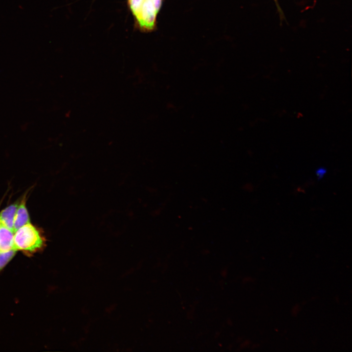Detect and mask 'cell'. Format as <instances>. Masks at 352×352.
<instances>
[{
  "label": "cell",
  "mask_w": 352,
  "mask_h": 352,
  "mask_svg": "<svg viewBox=\"0 0 352 352\" xmlns=\"http://www.w3.org/2000/svg\"><path fill=\"white\" fill-rule=\"evenodd\" d=\"M45 242V238L39 229L29 222L15 232L13 249L30 255L42 250Z\"/></svg>",
  "instance_id": "obj_1"
},
{
  "label": "cell",
  "mask_w": 352,
  "mask_h": 352,
  "mask_svg": "<svg viewBox=\"0 0 352 352\" xmlns=\"http://www.w3.org/2000/svg\"><path fill=\"white\" fill-rule=\"evenodd\" d=\"M325 173H326L325 169H324L323 168H320L317 170L316 175L318 177L321 178L322 176H324V175L325 174Z\"/></svg>",
  "instance_id": "obj_7"
},
{
  "label": "cell",
  "mask_w": 352,
  "mask_h": 352,
  "mask_svg": "<svg viewBox=\"0 0 352 352\" xmlns=\"http://www.w3.org/2000/svg\"><path fill=\"white\" fill-rule=\"evenodd\" d=\"M275 0L276 1V0Z\"/></svg>",
  "instance_id": "obj_8"
},
{
  "label": "cell",
  "mask_w": 352,
  "mask_h": 352,
  "mask_svg": "<svg viewBox=\"0 0 352 352\" xmlns=\"http://www.w3.org/2000/svg\"><path fill=\"white\" fill-rule=\"evenodd\" d=\"M25 197H24L18 206L14 221V233L22 226L30 222L29 214L25 206Z\"/></svg>",
  "instance_id": "obj_4"
},
{
  "label": "cell",
  "mask_w": 352,
  "mask_h": 352,
  "mask_svg": "<svg viewBox=\"0 0 352 352\" xmlns=\"http://www.w3.org/2000/svg\"><path fill=\"white\" fill-rule=\"evenodd\" d=\"M18 205V203H14L0 212V222L13 232L14 219Z\"/></svg>",
  "instance_id": "obj_5"
},
{
  "label": "cell",
  "mask_w": 352,
  "mask_h": 352,
  "mask_svg": "<svg viewBox=\"0 0 352 352\" xmlns=\"http://www.w3.org/2000/svg\"><path fill=\"white\" fill-rule=\"evenodd\" d=\"M162 0H128L130 10L139 27L152 30Z\"/></svg>",
  "instance_id": "obj_2"
},
{
  "label": "cell",
  "mask_w": 352,
  "mask_h": 352,
  "mask_svg": "<svg viewBox=\"0 0 352 352\" xmlns=\"http://www.w3.org/2000/svg\"><path fill=\"white\" fill-rule=\"evenodd\" d=\"M14 233L0 222V252L13 249Z\"/></svg>",
  "instance_id": "obj_3"
},
{
  "label": "cell",
  "mask_w": 352,
  "mask_h": 352,
  "mask_svg": "<svg viewBox=\"0 0 352 352\" xmlns=\"http://www.w3.org/2000/svg\"><path fill=\"white\" fill-rule=\"evenodd\" d=\"M16 252V250L11 249L8 251L0 252V271L13 258Z\"/></svg>",
  "instance_id": "obj_6"
}]
</instances>
